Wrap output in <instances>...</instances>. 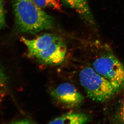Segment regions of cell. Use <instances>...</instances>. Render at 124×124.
<instances>
[{
  "instance_id": "obj_1",
  "label": "cell",
  "mask_w": 124,
  "mask_h": 124,
  "mask_svg": "<svg viewBox=\"0 0 124 124\" xmlns=\"http://www.w3.org/2000/svg\"><path fill=\"white\" fill-rule=\"evenodd\" d=\"M13 3L17 27L21 32L35 34L54 26L53 18L33 0H13Z\"/></svg>"
},
{
  "instance_id": "obj_2",
  "label": "cell",
  "mask_w": 124,
  "mask_h": 124,
  "mask_svg": "<svg viewBox=\"0 0 124 124\" xmlns=\"http://www.w3.org/2000/svg\"><path fill=\"white\" fill-rule=\"evenodd\" d=\"M104 44L103 53L93 62V68L108 81L116 93L124 88V66Z\"/></svg>"
},
{
  "instance_id": "obj_3",
  "label": "cell",
  "mask_w": 124,
  "mask_h": 124,
  "mask_svg": "<svg viewBox=\"0 0 124 124\" xmlns=\"http://www.w3.org/2000/svg\"><path fill=\"white\" fill-rule=\"evenodd\" d=\"M79 78L87 96L93 101L106 102L116 93L110 83L90 67L83 68Z\"/></svg>"
},
{
  "instance_id": "obj_4",
  "label": "cell",
  "mask_w": 124,
  "mask_h": 124,
  "mask_svg": "<svg viewBox=\"0 0 124 124\" xmlns=\"http://www.w3.org/2000/svg\"><path fill=\"white\" fill-rule=\"evenodd\" d=\"M51 96L57 104L63 108H75L82 103L84 96L71 84L64 83L51 92Z\"/></svg>"
},
{
  "instance_id": "obj_5",
  "label": "cell",
  "mask_w": 124,
  "mask_h": 124,
  "mask_svg": "<svg viewBox=\"0 0 124 124\" xmlns=\"http://www.w3.org/2000/svg\"><path fill=\"white\" fill-rule=\"evenodd\" d=\"M66 51V46L61 40L39 52L33 58L42 64L55 66L63 62Z\"/></svg>"
},
{
  "instance_id": "obj_6",
  "label": "cell",
  "mask_w": 124,
  "mask_h": 124,
  "mask_svg": "<svg viewBox=\"0 0 124 124\" xmlns=\"http://www.w3.org/2000/svg\"><path fill=\"white\" fill-rule=\"evenodd\" d=\"M61 40L57 36L51 33L41 35L32 39L23 37L21 39V41L23 42L27 48L28 55L32 58L37 54L46 49L53 43Z\"/></svg>"
},
{
  "instance_id": "obj_7",
  "label": "cell",
  "mask_w": 124,
  "mask_h": 124,
  "mask_svg": "<svg viewBox=\"0 0 124 124\" xmlns=\"http://www.w3.org/2000/svg\"><path fill=\"white\" fill-rule=\"evenodd\" d=\"M67 6L73 9L89 26L97 30V24L91 13L88 0H61Z\"/></svg>"
},
{
  "instance_id": "obj_8",
  "label": "cell",
  "mask_w": 124,
  "mask_h": 124,
  "mask_svg": "<svg viewBox=\"0 0 124 124\" xmlns=\"http://www.w3.org/2000/svg\"><path fill=\"white\" fill-rule=\"evenodd\" d=\"M90 121L89 117L84 113L69 112L55 118L49 124H85Z\"/></svg>"
},
{
  "instance_id": "obj_9",
  "label": "cell",
  "mask_w": 124,
  "mask_h": 124,
  "mask_svg": "<svg viewBox=\"0 0 124 124\" xmlns=\"http://www.w3.org/2000/svg\"><path fill=\"white\" fill-rule=\"evenodd\" d=\"M37 5L41 8H49L60 11L62 5L59 0H33Z\"/></svg>"
},
{
  "instance_id": "obj_10",
  "label": "cell",
  "mask_w": 124,
  "mask_h": 124,
  "mask_svg": "<svg viewBox=\"0 0 124 124\" xmlns=\"http://www.w3.org/2000/svg\"><path fill=\"white\" fill-rule=\"evenodd\" d=\"M114 119L117 123L124 124V102L119 107Z\"/></svg>"
},
{
  "instance_id": "obj_11",
  "label": "cell",
  "mask_w": 124,
  "mask_h": 124,
  "mask_svg": "<svg viewBox=\"0 0 124 124\" xmlns=\"http://www.w3.org/2000/svg\"><path fill=\"white\" fill-rule=\"evenodd\" d=\"M5 26V18L3 0H0V29Z\"/></svg>"
},
{
  "instance_id": "obj_12",
  "label": "cell",
  "mask_w": 124,
  "mask_h": 124,
  "mask_svg": "<svg viewBox=\"0 0 124 124\" xmlns=\"http://www.w3.org/2000/svg\"><path fill=\"white\" fill-rule=\"evenodd\" d=\"M6 84V79L2 71L0 69V94Z\"/></svg>"
}]
</instances>
